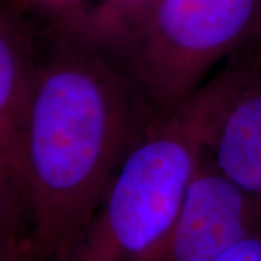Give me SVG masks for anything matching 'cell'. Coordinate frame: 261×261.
I'll return each instance as SVG.
<instances>
[{"mask_svg": "<svg viewBox=\"0 0 261 261\" xmlns=\"http://www.w3.org/2000/svg\"><path fill=\"white\" fill-rule=\"evenodd\" d=\"M250 68L207 151L225 176L261 200V68Z\"/></svg>", "mask_w": 261, "mask_h": 261, "instance_id": "8992f818", "label": "cell"}, {"mask_svg": "<svg viewBox=\"0 0 261 261\" xmlns=\"http://www.w3.org/2000/svg\"><path fill=\"white\" fill-rule=\"evenodd\" d=\"M235 57L170 112L159 113L130 149L68 261H144L173 225L187 186L247 77Z\"/></svg>", "mask_w": 261, "mask_h": 261, "instance_id": "7a4b0ae2", "label": "cell"}, {"mask_svg": "<svg viewBox=\"0 0 261 261\" xmlns=\"http://www.w3.org/2000/svg\"><path fill=\"white\" fill-rule=\"evenodd\" d=\"M160 0H96L58 23L60 34L113 58H123L138 41Z\"/></svg>", "mask_w": 261, "mask_h": 261, "instance_id": "52a82bcc", "label": "cell"}, {"mask_svg": "<svg viewBox=\"0 0 261 261\" xmlns=\"http://www.w3.org/2000/svg\"><path fill=\"white\" fill-rule=\"evenodd\" d=\"M260 25L261 0H160L123 57V71L157 112H170L218 61L251 42Z\"/></svg>", "mask_w": 261, "mask_h": 261, "instance_id": "3957f363", "label": "cell"}, {"mask_svg": "<svg viewBox=\"0 0 261 261\" xmlns=\"http://www.w3.org/2000/svg\"><path fill=\"white\" fill-rule=\"evenodd\" d=\"M261 233V200L216 167L206 148L176 219L144 261H209Z\"/></svg>", "mask_w": 261, "mask_h": 261, "instance_id": "277c9868", "label": "cell"}, {"mask_svg": "<svg viewBox=\"0 0 261 261\" xmlns=\"http://www.w3.org/2000/svg\"><path fill=\"white\" fill-rule=\"evenodd\" d=\"M209 261H261V233L244 240Z\"/></svg>", "mask_w": 261, "mask_h": 261, "instance_id": "ba28073f", "label": "cell"}, {"mask_svg": "<svg viewBox=\"0 0 261 261\" xmlns=\"http://www.w3.org/2000/svg\"><path fill=\"white\" fill-rule=\"evenodd\" d=\"M86 0H22V5H35L58 16V23L79 9Z\"/></svg>", "mask_w": 261, "mask_h": 261, "instance_id": "9c48e42d", "label": "cell"}, {"mask_svg": "<svg viewBox=\"0 0 261 261\" xmlns=\"http://www.w3.org/2000/svg\"><path fill=\"white\" fill-rule=\"evenodd\" d=\"M157 115L121 65L58 34L39 63L27 140L38 261H68Z\"/></svg>", "mask_w": 261, "mask_h": 261, "instance_id": "6da1fadb", "label": "cell"}, {"mask_svg": "<svg viewBox=\"0 0 261 261\" xmlns=\"http://www.w3.org/2000/svg\"><path fill=\"white\" fill-rule=\"evenodd\" d=\"M39 63L28 25L12 9L0 18V221H31L27 140Z\"/></svg>", "mask_w": 261, "mask_h": 261, "instance_id": "5b68a950", "label": "cell"}, {"mask_svg": "<svg viewBox=\"0 0 261 261\" xmlns=\"http://www.w3.org/2000/svg\"><path fill=\"white\" fill-rule=\"evenodd\" d=\"M252 41L255 42V51L250 54L252 57V60L255 61V64L258 65L261 68V25L258 31H257V34H255V37L252 38Z\"/></svg>", "mask_w": 261, "mask_h": 261, "instance_id": "30bf717a", "label": "cell"}]
</instances>
